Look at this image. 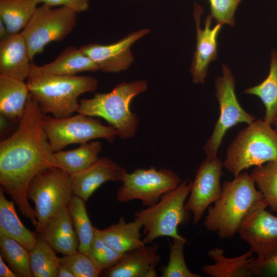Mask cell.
Instances as JSON below:
<instances>
[{
    "instance_id": "3",
    "label": "cell",
    "mask_w": 277,
    "mask_h": 277,
    "mask_svg": "<svg viewBox=\"0 0 277 277\" xmlns=\"http://www.w3.org/2000/svg\"><path fill=\"white\" fill-rule=\"evenodd\" d=\"M26 83L30 96L37 102L42 113H51L57 118L77 112L78 96L94 91L98 85L92 76L76 75L32 76Z\"/></svg>"
},
{
    "instance_id": "18",
    "label": "cell",
    "mask_w": 277,
    "mask_h": 277,
    "mask_svg": "<svg viewBox=\"0 0 277 277\" xmlns=\"http://www.w3.org/2000/svg\"><path fill=\"white\" fill-rule=\"evenodd\" d=\"M31 62L26 42L21 33L0 39V74L24 81L29 76Z\"/></svg>"
},
{
    "instance_id": "19",
    "label": "cell",
    "mask_w": 277,
    "mask_h": 277,
    "mask_svg": "<svg viewBox=\"0 0 277 277\" xmlns=\"http://www.w3.org/2000/svg\"><path fill=\"white\" fill-rule=\"evenodd\" d=\"M39 234L55 251L63 255L78 251V240L67 206L57 211Z\"/></svg>"
},
{
    "instance_id": "7",
    "label": "cell",
    "mask_w": 277,
    "mask_h": 277,
    "mask_svg": "<svg viewBox=\"0 0 277 277\" xmlns=\"http://www.w3.org/2000/svg\"><path fill=\"white\" fill-rule=\"evenodd\" d=\"M73 195L70 174L62 168H47L36 174L29 184L27 196L35 205L38 233L57 211L67 206Z\"/></svg>"
},
{
    "instance_id": "41",
    "label": "cell",
    "mask_w": 277,
    "mask_h": 277,
    "mask_svg": "<svg viewBox=\"0 0 277 277\" xmlns=\"http://www.w3.org/2000/svg\"><path fill=\"white\" fill-rule=\"evenodd\" d=\"M272 124L275 126V130L277 132V115L274 118Z\"/></svg>"
},
{
    "instance_id": "30",
    "label": "cell",
    "mask_w": 277,
    "mask_h": 277,
    "mask_svg": "<svg viewBox=\"0 0 277 277\" xmlns=\"http://www.w3.org/2000/svg\"><path fill=\"white\" fill-rule=\"evenodd\" d=\"M54 250L40 236L30 252V267L33 277H57L60 258Z\"/></svg>"
},
{
    "instance_id": "16",
    "label": "cell",
    "mask_w": 277,
    "mask_h": 277,
    "mask_svg": "<svg viewBox=\"0 0 277 277\" xmlns=\"http://www.w3.org/2000/svg\"><path fill=\"white\" fill-rule=\"evenodd\" d=\"M126 172L125 169L110 159L99 157L85 170L70 175L73 194L86 202L104 183L108 181L121 182Z\"/></svg>"
},
{
    "instance_id": "37",
    "label": "cell",
    "mask_w": 277,
    "mask_h": 277,
    "mask_svg": "<svg viewBox=\"0 0 277 277\" xmlns=\"http://www.w3.org/2000/svg\"><path fill=\"white\" fill-rule=\"evenodd\" d=\"M41 3L51 7H65L77 13L88 10L90 0H39Z\"/></svg>"
},
{
    "instance_id": "5",
    "label": "cell",
    "mask_w": 277,
    "mask_h": 277,
    "mask_svg": "<svg viewBox=\"0 0 277 277\" xmlns=\"http://www.w3.org/2000/svg\"><path fill=\"white\" fill-rule=\"evenodd\" d=\"M277 160V132L264 120L240 131L228 146L224 166L234 177L252 166Z\"/></svg>"
},
{
    "instance_id": "17",
    "label": "cell",
    "mask_w": 277,
    "mask_h": 277,
    "mask_svg": "<svg viewBox=\"0 0 277 277\" xmlns=\"http://www.w3.org/2000/svg\"><path fill=\"white\" fill-rule=\"evenodd\" d=\"M159 245L153 243L123 254L112 267L105 270L109 277H156V267L161 258L157 254Z\"/></svg>"
},
{
    "instance_id": "39",
    "label": "cell",
    "mask_w": 277,
    "mask_h": 277,
    "mask_svg": "<svg viewBox=\"0 0 277 277\" xmlns=\"http://www.w3.org/2000/svg\"><path fill=\"white\" fill-rule=\"evenodd\" d=\"M57 277H75L73 273L66 267L60 265Z\"/></svg>"
},
{
    "instance_id": "22",
    "label": "cell",
    "mask_w": 277,
    "mask_h": 277,
    "mask_svg": "<svg viewBox=\"0 0 277 277\" xmlns=\"http://www.w3.org/2000/svg\"><path fill=\"white\" fill-rule=\"evenodd\" d=\"M140 222L134 220L126 222L121 217L116 224L104 229L98 230L104 241L110 247L121 254L144 247L146 244L141 239Z\"/></svg>"
},
{
    "instance_id": "35",
    "label": "cell",
    "mask_w": 277,
    "mask_h": 277,
    "mask_svg": "<svg viewBox=\"0 0 277 277\" xmlns=\"http://www.w3.org/2000/svg\"><path fill=\"white\" fill-rule=\"evenodd\" d=\"M211 15L216 22L233 26L234 25V14L236 8L242 0H208Z\"/></svg>"
},
{
    "instance_id": "11",
    "label": "cell",
    "mask_w": 277,
    "mask_h": 277,
    "mask_svg": "<svg viewBox=\"0 0 277 277\" xmlns=\"http://www.w3.org/2000/svg\"><path fill=\"white\" fill-rule=\"evenodd\" d=\"M181 178L167 169H137L122 179L116 193L118 202L127 203L138 200L147 207L158 202L162 196L175 189L182 183Z\"/></svg>"
},
{
    "instance_id": "27",
    "label": "cell",
    "mask_w": 277,
    "mask_h": 277,
    "mask_svg": "<svg viewBox=\"0 0 277 277\" xmlns=\"http://www.w3.org/2000/svg\"><path fill=\"white\" fill-rule=\"evenodd\" d=\"M40 3L39 0H0V19L9 34L20 33Z\"/></svg>"
},
{
    "instance_id": "15",
    "label": "cell",
    "mask_w": 277,
    "mask_h": 277,
    "mask_svg": "<svg viewBox=\"0 0 277 277\" xmlns=\"http://www.w3.org/2000/svg\"><path fill=\"white\" fill-rule=\"evenodd\" d=\"M203 12L199 5L194 6V17L196 24V50L190 69L193 82L196 84H203L207 76L209 65L211 62L217 57V37L222 25L216 24L211 28L212 17L208 15L205 22V27H200V18Z\"/></svg>"
},
{
    "instance_id": "12",
    "label": "cell",
    "mask_w": 277,
    "mask_h": 277,
    "mask_svg": "<svg viewBox=\"0 0 277 277\" xmlns=\"http://www.w3.org/2000/svg\"><path fill=\"white\" fill-rule=\"evenodd\" d=\"M267 205L256 207L242 221L237 233L256 254V260H264L277 252V216L266 209Z\"/></svg>"
},
{
    "instance_id": "8",
    "label": "cell",
    "mask_w": 277,
    "mask_h": 277,
    "mask_svg": "<svg viewBox=\"0 0 277 277\" xmlns=\"http://www.w3.org/2000/svg\"><path fill=\"white\" fill-rule=\"evenodd\" d=\"M77 13L65 7L38 6L20 32L24 37L31 61L52 42L65 39L76 25Z\"/></svg>"
},
{
    "instance_id": "36",
    "label": "cell",
    "mask_w": 277,
    "mask_h": 277,
    "mask_svg": "<svg viewBox=\"0 0 277 277\" xmlns=\"http://www.w3.org/2000/svg\"><path fill=\"white\" fill-rule=\"evenodd\" d=\"M252 269L254 276L277 277V252L262 261L255 258Z\"/></svg>"
},
{
    "instance_id": "40",
    "label": "cell",
    "mask_w": 277,
    "mask_h": 277,
    "mask_svg": "<svg viewBox=\"0 0 277 277\" xmlns=\"http://www.w3.org/2000/svg\"><path fill=\"white\" fill-rule=\"evenodd\" d=\"M9 34L5 24L0 19V39L6 37Z\"/></svg>"
},
{
    "instance_id": "21",
    "label": "cell",
    "mask_w": 277,
    "mask_h": 277,
    "mask_svg": "<svg viewBox=\"0 0 277 277\" xmlns=\"http://www.w3.org/2000/svg\"><path fill=\"white\" fill-rule=\"evenodd\" d=\"M224 250L215 248L208 251V256L214 261L213 264L201 267L203 273L213 277L253 276L252 264L255 258L249 249L240 256L228 258Z\"/></svg>"
},
{
    "instance_id": "4",
    "label": "cell",
    "mask_w": 277,
    "mask_h": 277,
    "mask_svg": "<svg viewBox=\"0 0 277 277\" xmlns=\"http://www.w3.org/2000/svg\"><path fill=\"white\" fill-rule=\"evenodd\" d=\"M146 81L123 82L107 93H96L91 98L80 101L77 113L105 120L122 139L133 137L136 132L138 119L130 108L133 98L147 89Z\"/></svg>"
},
{
    "instance_id": "29",
    "label": "cell",
    "mask_w": 277,
    "mask_h": 277,
    "mask_svg": "<svg viewBox=\"0 0 277 277\" xmlns=\"http://www.w3.org/2000/svg\"><path fill=\"white\" fill-rule=\"evenodd\" d=\"M1 256L18 277H32L30 252L14 239L0 234Z\"/></svg>"
},
{
    "instance_id": "34",
    "label": "cell",
    "mask_w": 277,
    "mask_h": 277,
    "mask_svg": "<svg viewBox=\"0 0 277 277\" xmlns=\"http://www.w3.org/2000/svg\"><path fill=\"white\" fill-rule=\"evenodd\" d=\"M61 265L68 268L75 277H97L102 271L87 254L77 251L60 258Z\"/></svg>"
},
{
    "instance_id": "14",
    "label": "cell",
    "mask_w": 277,
    "mask_h": 277,
    "mask_svg": "<svg viewBox=\"0 0 277 277\" xmlns=\"http://www.w3.org/2000/svg\"><path fill=\"white\" fill-rule=\"evenodd\" d=\"M150 32L145 28L133 32L118 42L109 44H87L81 51L105 73H117L127 70L134 61L131 46Z\"/></svg>"
},
{
    "instance_id": "25",
    "label": "cell",
    "mask_w": 277,
    "mask_h": 277,
    "mask_svg": "<svg viewBox=\"0 0 277 277\" xmlns=\"http://www.w3.org/2000/svg\"><path fill=\"white\" fill-rule=\"evenodd\" d=\"M102 149L99 141L81 144L77 148L54 152V156L59 166L70 175L82 171L99 158Z\"/></svg>"
},
{
    "instance_id": "26",
    "label": "cell",
    "mask_w": 277,
    "mask_h": 277,
    "mask_svg": "<svg viewBox=\"0 0 277 277\" xmlns=\"http://www.w3.org/2000/svg\"><path fill=\"white\" fill-rule=\"evenodd\" d=\"M244 93L255 95L265 108L264 120L272 125L277 115V51L272 50L270 55V68L266 78L260 84L244 90Z\"/></svg>"
},
{
    "instance_id": "31",
    "label": "cell",
    "mask_w": 277,
    "mask_h": 277,
    "mask_svg": "<svg viewBox=\"0 0 277 277\" xmlns=\"http://www.w3.org/2000/svg\"><path fill=\"white\" fill-rule=\"evenodd\" d=\"M250 175L268 207L277 212V160L254 167Z\"/></svg>"
},
{
    "instance_id": "24",
    "label": "cell",
    "mask_w": 277,
    "mask_h": 277,
    "mask_svg": "<svg viewBox=\"0 0 277 277\" xmlns=\"http://www.w3.org/2000/svg\"><path fill=\"white\" fill-rule=\"evenodd\" d=\"M0 188V234L18 242L30 252L35 245L36 233L27 228L20 220L12 201L8 200Z\"/></svg>"
},
{
    "instance_id": "13",
    "label": "cell",
    "mask_w": 277,
    "mask_h": 277,
    "mask_svg": "<svg viewBox=\"0 0 277 277\" xmlns=\"http://www.w3.org/2000/svg\"><path fill=\"white\" fill-rule=\"evenodd\" d=\"M223 166V163L215 156L206 157L199 167L185 204L186 209L193 214L194 224L200 221L206 209L220 197Z\"/></svg>"
},
{
    "instance_id": "23",
    "label": "cell",
    "mask_w": 277,
    "mask_h": 277,
    "mask_svg": "<svg viewBox=\"0 0 277 277\" xmlns=\"http://www.w3.org/2000/svg\"><path fill=\"white\" fill-rule=\"evenodd\" d=\"M29 95L24 81L0 74V113L9 121L21 120Z\"/></svg>"
},
{
    "instance_id": "33",
    "label": "cell",
    "mask_w": 277,
    "mask_h": 277,
    "mask_svg": "<svg viewBox=\"0 0 277 277\" xmlns=\"http://www.w3.org/2000/svg\"><path fill=\"white\" fill-rule=\"evenodd\" d=\"M98 229L95 228L88 256L97 267L103 271L115 265L124 254L118 253L108 245L101 238Z\"/></svg>"
},
{
    "instance_id": "10",
    "label": "cell",
    "mask_w": 277,
    "mask_h": 277,
    "mask_svg": "<svg viewBox=\"0 0 277 277\" xmlns=\"http://www.w3.org/2000/svg\"><path fill=\"white\" fill-rule=\"evenodd\" d=\"M223 75L215 81V95L220 107V115L212 133L204 145L206 157L217 156L225 135L231 128L240 123L250 124L255 118L240 105L235 92V80L230 69L224 65Z\"/></svg>"
},
{
    "instance_id": "38",
    "label": "cell",
    "mask_w": 277,
    "mask_h": 277,
    "mask_svg": "<svg viewBox=\"0 0 277 277\" xmlns=\"http://www.w3.org/2000/svg\"><path fill=\"white\" fill-rule=\"evenodd\" d=\"M0 276L1 277H18L13 270L4 263L0 255Z\"/></svg>"
},
{
    "instance_id": "9",
    "label": "cell",
    "mask_w": 277,
    "mask_h": 277,
    "mask_svg": "<svg viewBox=\"0 0 277 277\" xmlns=\"http://www.w3.org/2000/svg\"><path fill=\"white\" fill-rule=\"evenodd\" d=\"M42 126L53 152L70 144H83L95 138L112 143L117 136L112 126H105L98 119L80 113L63 118L43 114Z\"/></svg>"
},
{
    "instance_id": "1",
    "label": "cell",
    "mask_w": 277,
    "mask_h": 277,
    "mask_svg": "<svg viewBox=\"0 0 277 277\" xmlns=\"http://www.w3.org/2000/svg\"><path fill=\"white\" fill-rule=\"evenodd\" d=\"M43 115L29 95L17 129L0 143L1 187L35 228L37 220L27 196L28 186L40 171L59 167L43 128Z\"/></svg>"
},
{
    "instance_id": "32",
    "label": "cell",
    "mask_w": 277,
    "mask_h": 277,
    "mask_svg": "<svg viewBox=\"0 0 277 277\" xmlns=\"http://www.w3.org/2000/svg\"><path fill=\"white\" fill-rule=\"evenodd\" d=\"M187 240L173 239L170 243L169 261L161 269L162 277H201L202 275L191 272L188 268L184 258V248Z\"/></svg>"
},
{
    "instance_id": "6",
    "label": "cell",
    "mask_w": 277,
    "mask_h": 277,
    "mask_svg": "<svg viewBox=\"0 0 277 277\" xmlns=\"http://www.w3.org/2000/svg\"><path fill=\"white\" fill-rule=\"evenodd\" d=\"M192 181L187 179L175 189L164 194L157 203L136 212L135 220L144 227L143 239L146 244L162 236L183 239L177 227L185 225L190 219V212L185 204L191 191Z\"/></svg>"
},
{
    "instance_id": "2",
    "label": "cell",
    "mask_w": 277,
    "mask_h": 277,
    "mask_svg": "<svg viewBox=\"0 0 277 277\" xmlns=\"http://www.w3.org/2000/svg\"><path fill=\"white\" fill-rule=\"evenodd\" d=\"M267 203L247 172H241L232 181L224 182L222 193L214 206H209L204 225L221 239L232 238L252 210Z\"/></svg>"
},
{
    "instance_id": "20",
    "label": "cell",
    "mask_w": 277,
    "mask_h": 277,
    "mask_svg": "<svg viewBox=\"0 0 277 277\" xmlns=\"http://www.w3.org/2000/svg\"><path fill=\"white\" fill-rule=\"evenodd\" d=\"M98 70L100 69L97 65L84 54L79 48L69 46L50 63L38 66L32 63L29 76L74 75L81 72H96Z\"/></svg>"
},
{
    "instance_id": "28",
    "label": "cell",
    "mask_w": 277,
    "mask_h": 277,
    "mask_svg": "<svg viewBox=\"0 0 277 277\" xmlns=\"http://www.w3.org/2000/svg\"><path fill=\"white\" fill-rule=\"evenodd\" d=\"M85 202L81 197L73 195L67 208L78 240V251L88 255L96 227L90 222Z\"/></svg>"
}]
</instances>
